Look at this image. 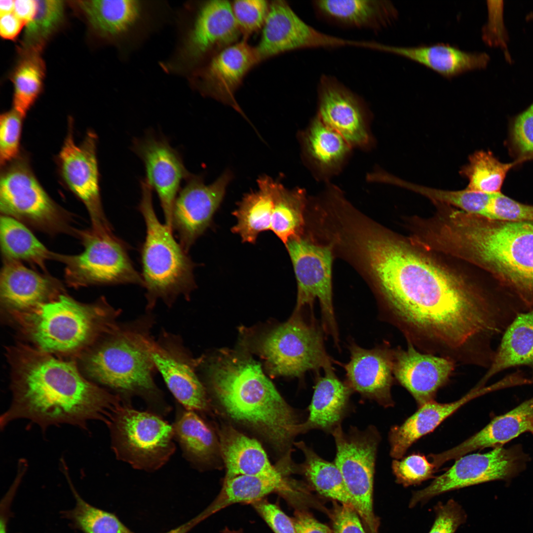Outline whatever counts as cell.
<instances>
[{
	"label": "cell",
	"instance_id": "cell-58",
	"mask_svg": "<svg viewBox=\"0 0 533 533\" xmlns=\"http://www.w3.org/2000/svg\"><path fill=\"white\" fill-rule=\"evenodd\" d=\"M201 521H202L201 519L197 515L188 522L166 533H187Z\"/></svg>",
	"mask_w": 533,
	"mask_h": 533
},
{
	"label": "cell",
	"instance_id": "cell-56",
	"mask_svg": "<svg viewBox=\"0 0 533 533\" xmlns=\"http://www.w3.org/2000/svg\"><path fill=\"white\" fill-rule=\"evenodd\" d=\"M24 25L13 12L0 15V34L4 39H15Z\"/></svg>",
	"mask_w": 533,
	"mask_h": 533
},
{
	"label": "cell",
	"instance_id": "cell-4",
	"mask_svg": "<svg viewBox=\"0 0 533 533\" xmlns=\"http://www.w3.org/2000/svg\"><path fill=\"white\" fill-rule=\"evenodd\" d=\"M447 247L451 256L489 273L526 310H533V222L461 212L450 227Z\"/></svg>",
	"mask_w": 533,
	"mask_h": 533
},
{
	"label": "cell",
	"instance_id": "cell-45",
	"mask_svg": "<svg viewBox=\"0 0 533 533\" xmlns=\"http://www.w3.org/2000/svg\"><path fill=\"white\" fill-rule=\"evenodd\" d=\"M75 494L76 505L73 516L77 525L86 533H133L115 515L91 506Z\"/></svg>",
	"mask_w": 533,
	"mask_h": 533
},
{
	"label": "cell",
	"instance_id": "cell-22",
	"mask_svg": "<svg viewBox=\"0 0 533 533\" xmlns=\"http://www.w3.org/2000/svg\"><path fill=\"white\" fill-rule=\"evenodd\" d=\"M132 150L143 161L145 179L157 193L165 224L172 229L173 209L181 184L191 174L186 169L180 154L165 138L148 134L135 139Z\"/></svg>",
	"mask_w": 533,
	"mask_h": 533
},
{
	"label": "cell",
	"instance_id": "cell-16",
	"mask_svg": "<svg viewBox=\"0 0 533 533\" xmlns=\"http://www.w3.org/2000/svg\"><path fill=\"white\" fill-rule=\"evenodd\" d=\"M358 40L326 34L302 19L285 0L269 2L258 44L260 62L279 54L302 49L357 47Z\"/></svg>",
	"mask_w": 533,
	"mask_h": 533
},
{
	"label": "cell",
	"instance_id": "cell-42",
	"mask_svg": "<svg viewBox=\"0 0 533 533\" xmlns=\"http://www.w3.org/2000/svg\"><path fill=\"white\" fill-rule=\"evenodd\" d=\"M22 55L11 79L14 85L13 109L24 118L41 91L45 66L40 53Z\"/></svg>",
	"mask_w": 533,
	"mask_h": 533
},
{
	"label": "cell",
	"instance_id": "cell-31",
	"mask_svg": "<svg viewBox=\"0 0 533 533\" xmlns=\"http://www.w3.org/2000/svg\"><path fill=\"white\" fill-rule=\"evenodd\" d=\"M324 376L316 380L308 416L302 425V433L319 429L331 433L342 425L350 411V398L353 392L346 382L339 379L332 366L324 370Z\"/></svg>",
	"mask_w": 533,
	"mask_h": 533
},
{
	"label": "cell",
	"instance_id": "cell-44",
	"mask_svg": "<svg viewBox=\"0 0 533 533\" xmlns=\"http://www.w3.org/2000/svg\"><path fill=\"white\" fill-rule=\"evenodd\" d=\"M412 190L429 198L433 203H443L478 216L483 213L489 197L488 193L472 191L466 188L450 190L415 184Z\"/></svg>",
	"mask_w": 533,
	"mask_h": 533
},
{
	"label": "cell",
	"instance_id": "cell-33",
	"mask_svg": "<svg viewBox=\"0 0 533 533\" xmlns=\"http://www.w3.org/2000/svg\"><path fill=\"white\" fill-rule=\"evenodd\" d=\"M305 492L304 486L293 479L280 482L258 476L239 475L225 479L220 493L202 513L206 518L231 504L252 503L273 493L297 503L304 497Z\"/></svg>",
	"mask_w": 533,
	"mask_h": 533
},
{
	"label": "cell",
	"instance_id": "cell-55",
	"mask_svg": "<svg viewBox=\"0 0 533 533\" xmlns=\"http://www.w3.org/2000/svg\"><path fill=\"white\" fill-rule=\"evenodd\" d=\"M292 519L297 533H333L329 527L304 509H297Z\"/></svg>",
	"mask_w": 533,
	"mask_h": 533
},
{
	"label": "cell",
	"instance_id": "cell-40",
	"mask_svg": "<svg viewBox=\"0 0 533 533\" xmlns=\"http://www.w3.org/2000/svg\"><path fill=\"white\" fill-rule=\"evenodd\" d=\"M0 240L4 260L26 261L43 268L46 260L55 258L24 225L10 216L0 217Z\"/></svg>",
	"mask_w": 533,
	"mask_h": 533
},
{
	"label": "cell",
	"instance_id": "cell-28",
	"mask_svg": "<svg viewBox=\"0 0 533 533\" xmlns=\"http://www.w3.org/2000/svg\"><path fill=\"white\" fill-rule=\"evenodd\" d=\"M533 429V396L507 413L494 418L482 430L458 445L429 457L436 468L473 451L503 445Z\"/></svg>",
	"mask_w": 533,
	"mask_h": 533
},
{
	"label": "cell",
	"instance_id": "cell-41",
	"mask_svg": "<svg viewBox=\"0 0 533 533\" xmlns=\"http://www.w3.org/2000/svg\"><path fill=\"white\" fill-rule=\"evenodd\" d=\"M518 164L516 161L502 163L490 151H476L470 155L468 162L459 173L468 180L466 189L486 193L500 192L508 172Z\"/></svg>",
	"mask_w": 533,
	"mask_h": 533
},
{
	"label": "cell",
	"instance_id": "cell-14",
	"mask_svg": "<svg viewBox=\"0 0 533 533\" xmlns=\"http://www.w3.org/2000/svg\"><path fill=\"white\" fill-rule=\"evenodd\" d=\"M529 459L520 445L463 456L427 487L415 492L409 506L414 507L450 491L492 481H509L525 469Z\"/></svg>",
	"mask_w": 533,
	"mask_h": 533
},
{
	"label": "cell",
	"instance_id": "cell-23",
	"mask_svg": "<svg viewBox=\"0 0 533 533\" xmlns=\"http://www.w3.org/2000/svg\"><path fill=\"white\" fill-rule=\"evenodd\" d=\"M393 348L395 380L414 397L419 407L434 400L438 390L453 375L457 364L440 356L422 352L407 343Z\"/></svg>",
	"mask_w": 533,
	"mask_h": 533
},
{
	"label": "cell",
	"instance_id": "cell-49",
	"mask_svg": "<svg viewBox=\"0 0 533 533\" xmlns=\"http://www.w3.org/2000/svg\"><path fill=\"white\" fill-rule=\"evenodd\" d=\"M23 117L14 109L0 117V162L3 167L19 155Z\"/></svg>",
	"mask_w": 533,
	"mask_h": 533
},
{
	"label": "cell",
	"instance_id": "cell-13",
	"mask_svg": "<svg viewBox=\"0 0 533 533\" xmlns=\"http://www.w3.org/2000/svg\"><path fill=\"white\" fill-rule=\"evenodd\" d=\"M285 246L298 285L295 311H300L306 305L312 308L314 301L318 300L323 331L339 348V333L333 303L331 247L315 244L302 236L290 240Z\"/></svg>",
	"mask_w": 533,
	"mask_h": 533
},
{
	"label": "cell",
	"instance_id": "cell-62",
	"mask_svg": "<svg viewBox=\"0 0 533 533\" xmlns=\"http://www.w3.org/2000/svg\"><path fill=\"white\" fill-rule=\"evenodd\" d=\"M526 19L527 20H533V12L529 13L526 16Z\"/></svg>",
	"mask_w": 533,
	"mask_h": 533
},
{
	"label": "cell",
	"instance_id": "cell-63",
	"mask_svg": "<svg viewBox=\"0 0 533 533\" xmlns=\"http://www.w3.org/2000/svg\"><path fill=\"white\" fill-rule=\"evenodd\" d=\"M531 159H533V154H531V155H530L529 156H527V157H526V158H525V159H524V161H527V160H531Z\"/></svg>",
	"mask_w": 533,
	"mask_h": 533
},
{
	"label": "cell",
	"instance_id": "cell-47",
	"mask_svg": "<svg viewBox=\"0 0 533 533\" xmlns=\"http://www.w3.org/2000/svg\"><path fill=\"white\" fill-rule=\"evenodd\" d=\"M483 217L505 222H533V205L519 202L501 192L492 193Z\"/></svg>",
	"mask_w": 533,
	"mask_h": 533
},
{
	"label": "cell",
	"instance_id": "cell-29",
	"mask_svg": "<svg viewBox=\"0 0 533 533\" xmlns=\"http://www.w3.org/2000/svg\"><path fill=\"white\" fill-rule=\"evenodd\" d=\"M499 389L497 383L481 388L475 386L454 402L440 403L433 400L420 406L402 424L390 429L388 435L390 456L401 459L414 443L432 431L460 407L476 397Z\"/></svg>",
	"mask_w": 533,
	"mask_h": 533
},
{
	"label": "cell",
	"instance_id": "cell-12",
	"mask_svg": "<svg viewBox=\"0 0 533 533\" xmlns=\"http://www.w3.org/2000/svg\"><path fill=\"white\" fill-rule=\"evenodd\" d=\"M0 209L3 215L50 232L67 226L66 214L46 192L26 155L3 166L0 181Z\"/></svg>",
	"mask_w": 533,
	"mask_h": 533
},
{
	"label": "cell",
	"instance_id": "cell-5",
	"mask_svg": "<svg viewBox=\"0 0 533 533\" xmlns=\"http://www.w3.org/2000/svg\"><path fill=\"white\" fill-rule=\"evenodd\" d=\"M155 320L151 312H147L118 322L77 360L91 381L118 396L123 404L132 405V399L139 397L147 410L164 417L172 407L154 379L157 372L150 347Z\"/></svg>",
	"mask_w": 533,
	"mask_h": 533
},
{
	"label": "cell",
	"instance_id": "cell-24",
	"mask_svg": "<svg viewBox=\"0 0 533 533\" xmlns=\"http://www.w3.org/2000/svg\"><path fill=\"white\" fill-rule=\"evenodd\" d=\"M348 348L350 359L343 365L346 382L363 398L384 407L393 406V348L382 345L365 349L354 342L350 343Z\"/></svg>",
	"mask_w": 533,
	"mask_h": 533
},
{
	"label": "cell",
	"instance_id": "cell-8",
	"mask_svg": "<svg viewBox=\"0 0 533 533\" xmlns=\"http://www.w3.org/2000/svg\"><path fill=\"white\" fill-rule=\"evenodd\" d=\"M106 424L116 458L134 469L157 470L176 451L172 424L147 410H138L122 403Z\"/></svg>",
	"mask_w": 533,
	"mask_h": 533
},
{
	"label": "cell",
	"instance_id": "cell-15",
	"mask_svg": "<svg viewBox=\"0 0 533 533\" xmlns=\"http://www.w3.org/2000/svg\"><path fill=\"white\" fill-rule=\"evenodd\" d=\"M157 372L177 402L196 412H207L210 403L206 388L197 372L198 359L194 358L182 337L163 329L150 347Z\"/></svg>",
	"mask_w": 533,
	"mask_h": 533
},
{
	"label": "cell",
	"instance_id": "cell-64",
	"mask_svg": "<svg viewBox=\"0 0 533 533\" xmlns=\"http://www.w3.org/2000/svg\"><path fill=\"white\" fill-rule=\"evenodd\" d=\"M531 433H532V434H533V430H532V431L531 432Z\"/></svg>",
	"mask_w": 533,
	"mask_h": 533
},
{
	"label": "cell",
	"instance_id": "cell-21",
	"mask_svg": "<svg viewBox=\"0 0 533 533\" xmlns=\"http://www.w3.org/2000/svg\"><path fill=\"white\" fill-rule=\"evenodd\" d=\"M260 61L255 48L247 40L225 48L196 69L192 81L205 96L233 108L244 117L235 95L248 72Z\"/></svg>",
	"mask_w": 533,
	"mask_h": 533
},
{
	"label": "cell",
	"instance_id": "cell-2",
	"mask_svg": "<svg viewBox=\"0 0 533 533\" xmlns=\"http://www.w3.org/2000/svg\"><path fill=\"white\" fill-rule=\"evenodd\" d=\"M6 356L11 372L12 398L0 417L4 429L27 419L43 431L69 424L86 430L91 421L107 423L120 398L85 377L77 360L57 356L19 342Z\"/></svg>",
	"mask_w": 533,
	"mask_h": 533
},
{
	"label": "cell",
	"instance_id": "cell-3",
	"mask_svg": "<svg viewBox=\"0 0 533 533\" xmlns=\"http://www.w3.org/2000/svg\"><path fill=\"white\" fill-rule=\"evenodd\" d=\"M207 388L234 422L263 437L281 459L291 458L292 445L303 422L282 398L257 362L231 356L204 366Z\"/></svg>",
	"mask_w": 533,
	"mask_h": 533
},
{
	"label": "cell",
	"instance_id": "cell-61",
	"mask_svg": "<svg viewBox=\"0 0 533 533\" xmlns=\"http://www.w3.org/2000/svg\"><path fill=\"white\" fill-rule=\"evenodd\" d=\"M0 533H6L5 521L2 518L0 519Z\"/></svg>",
	"mask_w": 533,
	"mask_h": 533
},
{
	"label": "cell",
	"instance_id": "cell-11",
	"mask_svg": "<svg viewBox=\"0 0 533 533\" xmlns=\"http://www.w3.org/2000/svg\"><path fill=\"white\" fill-rule=\"evenodd\" d=\"M84 251L80 254L56 258L66 264L68 283L78 287L89 285L137 284L144 282L134 267L126 243L111 229L93 227L81 232Z\"/></svg>",
	"mask_w": 533,
	"mask_h": 533
},
{
	"label": "cell",
	"instance_id": "cell-51",
	"mask_svg": "<svg viewBox=\"0 0 533 533\" xmlns=\"http://www.w3.org/2000/svg\"><path fill=\"white\" fill-rule=\"evenodd\" d=\"M487 5L488 20L482 29V39L489 46L502 48L506 59L510 61L507 45L508 36L503 17V1L488 0Z\"/></svg>",
	"mask_w": 533,
	"mask_h": 533
},
{
	"label": "cell",
	"instance_id": "cell-54",
	"mask_svg": "<svg viewBox=\"0 0 533 533\" xmlns=\"http://www.w3.org/2000/svg\"><path fill=\"white\" fill-rule=\"evenodd\" d=\"M251 504L274 533H297L292 518L278 506L264 499Z\"/></svg>",
	"mask_w": 533,
	"mask_h": 533
},
{
	"label": "cell",
	"instance_id": "cell-38",
	"mask_svg": "<svg viewBox=\"0 0 533 533\" xmlns=\"http://www.w3.org/2000/svg\"><path fill=\"white\" fill-rule=\"evenodd\" d=\"M270 230L285 245L302 236L307 199L304 190H290L275 180Z\"/></svg>",
	"mask_w": 533,
	"mask_h": 533
},
{
	"label": "cell",
	"instance_id": "cell-52",
	"mask_svg": "<svg viewBox=\"0 0 533 533\" xmlns=\"http://www.w3.org/2000/svg\"><path fill=\"white\" fill-rule=\"evenodd\" d=\"M435 511V519L429 533H455L466 519L461 506L452 499L438 504Z\"/></svg>",
	"mask_w": 533,
	"mask_h": 533
},
{
	"label": "cell",
	"instance_id": "cell-27",
	"mask_svg": "<svg viewBox=\"0 0 533 533\" xmlns=\"http://www.w3.org/2000/svg\"><path fill=\"white\" fill-rule=\"evenodd\" d=\"M311 5L320 20L346 29L379 32L398 17L394 4L387 0H315Z\"/></svg>",
	"mask_w": 533,
	"mask_h": 533
},
{
	"label": "cell",
	"instance_id": "cell-10",
	"mask_svg": "<svg viewBox=\"0 0 533 533\" xmlns=\"http://www.w3.org/2000/svg\"><path fill=\"white\" fill-rule=\"evenodd\" d=\"M331 434L336 449L334 463L342 475L351 505L367 533H379L380 523L373 510V492L380 434L373 425L364 430L351 426L347 431L340 425Z\"/></svg>",
	"mask_w": 533,
	"mask_h": 533
},
{
	"label": "cell",
	"instance_id": "cell-60",
	"mask_svg": "<svg viewBox=\"0 0 533 533\" xmlns=\"http://www.w3.org/2000/svg\"><path fill=\"white\" fill-rule=\"evenodd\" d=\"M222 532V533H244L241 529L238 530H231L227 527H226Z\"/></svg>",
	"mask_w": 533,
	"mask_h": 533
},
{
	"label": "cell",
	"instance_id": "cell-39",
	"mask_svg": "<svg viewBox=\"0 0 533 533\" xmlns=\"http://www.w3.org/2000/svg\"><path fill=\"white\" fill-rule=\"evenodd\" d=\"M294 444L304 456V461L298 466V471L312 487L323 496L342 504L351 505L342 475L336 464L320 457L304 442Z\"/></svg>",
	"mask_w": 533,
	"mask_h": 533
},
{
	"label": "cell",
	"instance_id": "cell-59",
	"mask_svg": "<svg viewBox=\"0 0 533 533\" xmlns=\"http://www.w3.org/2000/svg\"><path fill=\"white\" fill-rule=\"evenodd\" d=\"M15 0H4L0 1V15L13 12Z\"/></svg>",
	"mask_w": 533,
	"mask_h": 533
},
{
	"label": "cell",
	"instance_id": "cell-43",
	"mask_svg": "<svg viewBox=\"0 0 533 533\" xmlns=\"http://www.w3.org/2000/svg\"><path fill=\"white\" fill-rule=\"evenodd\" d=\"M38 9L26 25L19 48L22 54L40 53L47 40L62 23L64 3L62 0H37Z\"/></svg>",
	"mask_w": 533,
	"mask_h": 533
},
{
	"label": "cell",
	"instance_id": "cell-6",
	"mask_svg": "<svg viewBox=\"0 0 533 533\" xmlns=\"http://www.w3.org/2000/svg\"><path fill=\"white\" fill-rule=\"evenodd\" d=\"M121 313L104 297L83 304L61 294L29 311L4 317L31 345L77 360L114 329Z\"/></svg>",
	"mask_w": 533,
	"mask_h": 533
},
{
	"label": "cell",
	"instance_id": "cell-34",
	"mask_svg": "<svg viewBox=\"0 0 533 533\" xmlns=\"http://www.w3.org/2000/svg\"><path fill=\"white\" fill-rule=\"evenodd\" d=\"M172 426L183 457L193 467L205 469L221 457L218 435L197 412L177 402Z\"/></svg>",
	"mask_w": 533,
	"mask_h": 533
},
{
	"label": "cell",
	"instance_id": "cell-1",
	"mask_svg": "<svg viewBox=\"0 0 533 533\" xmlns=\"http://www.w3.org/2000/svg\"><path fill=\"white\" fill-rule=\"evenodd\" d=\"M356 251L382 318L422 352L475 366L508 323L510 307L499 287L470 279L409 236L376 227L361 236Z\"/></svg>",
	"mask_w": 533,
	"mask_h": 533
},
{
	"label": "cell",
	"instance_id": "cell-19",
	"mask_svg": "<svg viewBox=\"0 0 533 533\" xmlns=\"http://www.w3.org/2000/svg\"><path fill=\"white\" fill-rule=\"evenodd\" d=\"M316 115L353 148L367 149L372 138L364 100L336 77L324 74L317 85Z\"/></svg>",
	"mask_w": 533,
	"mask_h": 533
},
{
	"label": "cell",
	"instance_id": "cell-32",
	"mask_svg": "<svg viewBox=\"0 0 533 533\" xmlns=\"http://www.w3.org/2000/svg\"><path fill=\"white\" fill-rule=\"evenodd\" d=\"M305 160L320 179H327L342 169L352 147L317 115L300 135Z\"/></svg>",
	"mask_w": 533,
	"mask_h": 533
},
{
	"label": "cell",
	"instance_id": "cell-53",
	"mask_svg": "<svg viewBox=\"0 0 533 533\" xmlns=\"http://www.w3.org/2000/svg\"><path fill=\"white\" fill-rule=\"evenodd\" d=\"M334 501L330 513L333 533H367L352 505Z\"/></svg>",
	"mask_w": 533,
	"mask_h": 533
},
{
	"label": "cell",
	"instance_id": "cell-26",
	"mask_svg": "<svg viewBox=\"0 0 533 533\" xmlns=\"http://www.w3.org/2000/svg\"><path fill=\"white\" fill-rule=\"evenodd\" d=\"M221 458L226 469L225 479L239 475L255 476L285 482L292 479L284 467L278 468L270 462L261 444L230 424L217 430Z\"/></svg>",
	"mask_w": 533,
	"mask_h": 533
},
{
	"label": "cell",
	"instance_id": "cell-9",
	"mask_svg": "<svg viewBox=\"0 0 533 533\" xmlns=\"http://www.w3.org/2000/svg\"><path fill=\"white\" fill-rule=\"evenodd\" d=\"M324 331L314 317L304 320L294 311L285 323L263 339L259 350L272 376L301 377L307 371L332 366L324 342Z\"/></svg>",
	"mask_w": 533,
	"mask_h": 533
},
{
	"label": "cell",
	"instance_id": "cell-30",
	"mask_svg": "<svg viewBox=\"0 0 533 533\" xmlns=\"http://www.w3.org/2000/svg\"><path fill=\"white\" fill-rule=\"evenodd\" d=\"M372 50L401 56L428 68L447 78L485 69L490 61L485 52L462 50L448 44L402 47L374 42Z\"/></svg>",
	"mask_w": 533,
	"mask_h": 533
},
{
	"label": "cell",
	"instance_id": "cell-36",
	"mask_svg": "<svg viewBox=\"0 0 533 533\" xmlns=\"http://www.w3.org/2000/svg\"><path fill=\"white\" fill-rule=\"evenodd\" d=\"M274 182L268 176H261L257 180L258 189L245 194L233 212L237 222L231 230L243 242L254 243L260 233L270 230Z\"/></svg>",
	"mask_w": 533,
	"mask_h": 533
},
{
	"label": "cell",
	"instance_id": "cell-50",
	"mask_svg": "<svg viewBox=\"0 0 533 533\" xmlns=\"http://www.w3.org/2000/svg\"><path fill=\"white\" fill-rule=\"evenodd\" d=\"M510 140L514 152L518 154V164L533 153V102L517 115L512 125Z\"/></svg>",
	"mask_w": 533,
	"mask_h": 533
},
{
	"label": "cell",
	"instance_id": "cell-37",
	"mask_svg": "<svg viewBox=\"0 0 533 533\" xmlns=\"http://www.w3.org/2000/svg\"><path fill=\"white\" fill-rule=\"evenodd\" d=\"M77 4L94 30L106 38L127 33L143 14V4L138 0H79Z\"/></svg>",
	"mask_w": 533,
	"mask_h": 533
},
{
	"label": "cell",
	"instance_id": "cell-18",
	"mask_svg": "<svg viewBox=\"0 0 533 533\" xmlns=\"http://www.w3.org/2000/svg\"><path fill=\"white\" fill-rule=\"evenodd\" d=\"M241 34L231 3L211 0L200 4L178 56L179 64L199 67L225 48L238 42Z\"/></svg>",
	"mask_w": 533,
	"mask_h": 533
},
{
	"label": "cell",
	"instance_id": "cell-46",
	"mask_svg": "<svg viewBox=\"0 0 533 533\" xmlns=\"http://www.w3.org/2000/svg\"><path fill=\"white\" fill-rule=\"evenodd\" d=\"M269 7L266 0H237L231 3L232 12L242 39L247 40L262 30Z\"/></svg>",
	"mask_w": 533,
	"mask_h": 533
},
{
	"label": "cell",
	"instance_id": "cell-57",
	"mask_svg": "<svg viewBox=\"0 0 533 533\" xmlns=\"http://www.w3.org/2000/svg\"><path fill=\"white\" fill-rule=\"evenodd\" d=\"M38 9L37 0H15L13 13L27 25L34 18Z\"/></svg>",
	"mask_w": 533,
	"mask_h": 533
},
{
	"label": "cell",
	"instance_id": "cell-20",
	"mask_svg": "<svg viewBox=\"0 0 533 533\" xmlns=\"http://www.w3.org/2000/svg\"><path fill=\"white\" fill-rule=\"evenodd\" d=\"M231 179L227 171L208 185L201 177L193 174L186 181L174 203L172 229L187 252L210 226Z\"/></svg>",
	"mask_w": 533,
	"mask_h": 533
},
{
	"label": "cell",
	"instance_id": "cell-35",
	"mask_svg": "<svg viewBox=\"0 0 533 533\" xmlns=\"http://www.w3.org/2000/svg\"><path fill=\"white\" fill-rule=\"evenodd\" d=\"M487 372L476 384L483 387L496 374L519 366L530 368L533 379V310L518 313L503 332Z\"/></svg>",
	"mask_w": 533,
	"mask_h": 533
},
{
	"label": "cell",
	"instance_id": "cell-7",
	"mask_svg": "<svg viewBox=\"0 0 533 533\" xmlns=\"http://www.w3.org/2000/svg\"><path fill=\"white\" fill-rule=\"evenodd\" d=\"M141 198L138 209L146 225V236L141 250V276L146 289V309L151 312L159 300L171 307L178 298L189 300L196 287L195 265L155 214L152 189L145 180L141 182Z\"/></svg>",
	"mask_w": 533,
	"mask_h": 533
},
{
	"label": "cell",
	"instance_id": "cell-48",
	"mask_svg": "<svg viewBox=\"0 0 533 533\" xmlns=\"http://www.w3.org/2000/svg\"><path fill=\"white\" fill-rule=\"evenodd\" d=\"M392 469L396 481L405 487L418 485L433 477L436 467L423 455L414 454L395 459Z\"/></svg>",
	"mask_w": 533,
	"mask_h": 533
},
{
	"label": "cell",
	"instance_id": "cell-17",
	"mask_svg": "<svg viewBox=\"0 0 533 533\" xmlns=\"http://www.w3.org/2000/svg\"><path fill=\"white\" fill-rule=\"evenodd\" d=\"M73 122L57 157L60 176L65 185L86 206L93 227L110 228L101 203L96 155L97 136L87 132L79 145L75 142Z\"/></svg>",
	"mask_w": 533,
	"mask_h": 533
},
{
	"label": "cell",
	"instance_id": "cell-25",
	"mask_svg": "<svg viewBox=\"0 0 533 533\" xmlns=\"http://www.w3.org/2000/svg\"><path fill=\"white\" fill-rule=\"evenodd\" d=\"M59 283L20 262L4 260L0 275V299L4 316L23 312L62 294Z\"/></svg>",
	"mask_w": 533,
	"mask_h": 533
}]
</instances>
